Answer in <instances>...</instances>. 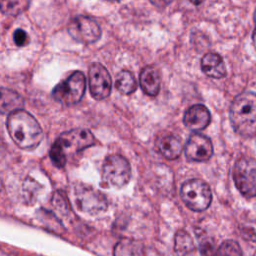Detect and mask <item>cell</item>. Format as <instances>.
Wrapping results in <instances>:
<instances>
[{
	"label": "cell",
	"mask_w": 256,
	"mask_h": 256,
	"mask_svg": "<svg viewBox=\"0 0 256 256\" xmlns=\"http://www.w3.org/2000/svg\"><path fill=\"white\" fill-rule=\"evenodd\" d=\"M95 142L93 134L87 129H73L65 132L53 143L50 150V158L55 166L63 167L67 157L90 147Z\"/></svg>",
	"instance_id": "cell-3"
},
{
	"label": "cell",
	"mask_w": 256,
	"mask_h": 256,
	"mask_svg": "<svg viewBox=\"0 0 256 256\" xmlns=\"http://www.w3.org/2000/svg\"><path fill=\"white\" fill-rule=\"evenodd\" d=\"M140 87L149 96H156L160 90L161 75L159 69L154 65L145 66L139 75Z\"/></svg>",
	"instance_id": "cell-13"
},
{
	"label": "cell",
	"mask_w": 256,
	"mask_h": 256,
	"mask_svg": "<svg viewBox=\"0 0 256 256\" xmlns=\"http://www.w3.org/2000/svg\"><path fill=\"white\" fill-rule=\"evenodd\" d=\"M192 4H194V5H199V4H201L202 2H204L205 0H189Z\"/></svg>",
	"instance_id": "cell-27"
},
{
	"label": "cell",
	"mask_w": 256,
	"mask_h": 256,
	"mask_svg": "<svg viewBox=\"0 0 256 256\" xmlns=\"http://www.w3.org/2000/svg\"><path fill=\"white\" fill-rule=\"evenodd\" d=\"M106 1H110V2H118L120 0H106Z\"/></svg>",
	"instance_id": "cell-29"
},
{
	"label": "cell",
	"mask_w": 256,
	"mask_h": 256,
	"mask_svg": "<svg viewBox=\"0 0 256 256\" xmlns=\"http://www.w3.org/2000/svg\"><path fill=\"white\" fill-rule=\"evenodd\" d=\"M233 178L243 196H256V161L254 159L240 158L234 165Z\"/></svg>",
	"instance_id": "cell-7"
},
{
	"label": "cell",
	"mask_w": 256,
	"mask_h": 256,
	"mask_svg": "<svg viewBox=\"0 0 256 256\" xmlns=\"http://www.w3.org/2000/svg\"><path fill=\"white\" fill-rule=\"evenodd\" d=\"M173 0H150V2L157 8H165L168 6Z\"/></svg>",
	"instance_id": "cell-25"
},
{
	"label": "cell",
	"mask_w": 256,
	"mask_h": 256,
	"mask_svg": "<svg viewBox=\"0 0 256 256\" xmlns=\"http://www.w3.org/2000/svg\"><path fill=\"white\" fill-rule=\"evenodd\" d=\"M211 121L209 110L202 104H196L188 108L184 114L183 122L185 126L193 131L206 128Z\"/></svg>",
	"instance_id": "cell-12"
},
{
	"label": "cell",
	"mask_w": 256,
	"mask_h": 256,
	"mask_svg": "<svg viewBox=\"0 0 256 256\" xmlns=\"http://www.w3.org/2000/svg\"><path fill=\"white\" fill-rule=\"evenodd\" d=\"M253 17H254V22L256 23V9H255V11H254V16H253Z\"/></svg>",
	"instance_id": "cell-28"
},
{
	"label": "cell",
	"mask_w": 256,
	"mask_h": 256,
	"mask_svg": "<svg viewBox=\"0 0 256 256\" xmlns=\"http://www.w3.org/2000/svg\"><path fill=\"white\" fill-rule=\"evenodd\" d=\"M201 69L205 75L215 79L223 78L227 73L223 58L215 52H208L202 57Z\"/></svg>",
	"instance_id": "cell-14"
},
{
	"label": "cell",
	"mask_w": 256,
	"mask_h": 256,
	"mask_svg": "<svg viewBox=\"0 0 256 256\" xmlns=\"http://www.w3.org/2000/svg\"><path fill=\"white\" fill-rule=\"evenodd\" d=\"M89 88L92 97L96 100L107 98L111 93L112 80L108 70L100 63H93L88 72Z\"/></svg>",
	"instance_id": "cell-9"
},
{
	"label": "cell",
	"mask_w": 256,
	"mask_h": 256,
	"mask_svg": "<svg viewBox=\"0 0 256 256\" xmlns=\"http://www.w3.org/2000/svg\"><path fill=\"white\" fill-rule=\"evenodd\" d=\"M7 130L14 143L21 149L33 150L43 139L38 121L29 112L18 109L8 114Z\"/></svg>",
	"instance_id": "cell-1"
},
{
	"label": "cell",
	"mask_w": 256,
	"mask_h": 256,
	"mask_svg": "<svg viewBox=\"0 0 256 256\" xmlns=\"http://www.w3.org/2000/svg\"><path fill=\"white\" fill-rule=\"evenodd\" d=\"M115 87L120 93L129 95L135 92L137 89V82L134 75L130 71L122 70L116 76Z\"/></svg>",
	"instance_id": "cell-17"
},
{
	"label": "cell",
	"mask_w": 256,
	"mask_h": 256,
	"mask_svg": "<svg viewBox=\"0 0 256 256\" xmlns=\"http://www.w3.org/2000/svg\"><path fill=\"white\" fill-rule=\"evenodd\" d=\"M200 250L202 256H214V249L211 243L209 242H202L200 245Z\"/></svg>",
	"instance_id": "cell-24"
},
{
	"label": "cell",
	"mask_w": 256,
	"mask_h": 256,
	"mask_svg": "<svg viewBox=\"0 0 256 256\" xmlns=\"http://www.w3.org/2000/svg\"><path fill=\"white\" fill-rule=\"evenodd\" d=\"M13 39H14V42L17 46L19 47H22V46H25L28 44L29 42V37L27 35V33L22 30V29H16L14 31V34H13Z\"/></svg>",
	"instance_id": "cell-22"
},
{
	"label": "cell",
	"mask_w": 256,
	"mask_h": 256,
	"mask_svg": "<svg viewBox=\"0 0 256 256\" xmlns=\"http://www.w3.org/2000/svg\"><path fill=\"white\" fill-rule=\"evenodd\" d=\"M75 200L77 207L85 213L96 214L105 211L107 208L105 195L92 187H78L75 192Z\"/></svg>",
	"instance_id": "cell-10"
},
{
	"label": "cell",
	"mask_w": 256,
	"mask_h": 256,
	"mask_svg": "<svg viewBox=\"0 0 256 256\" xmlns=\"http://www.w3.org/2000/svg\"><path fill=\"white\" fill-rule=\"evenodd\" d=\"M66 199L65 195H60L59 192L55 193V195L53 196V205L56 207V208H59L62 212L64 211H67L68 210V202H65L64 203V200Z\"/></svg>",
	"instance_id": "cell-23"
},
{
	"label": "cell",
	"mask_w": 256,
	"mask_h": 256,
	"mask_svg": "<svg viewBox=\"0 0 256 256\" xmlns=\"http://www.w3.org/2000/svg\"><path fill=\"white\" fill-rule=\"evenodd\" d=\"M159 152L167 159H176L180 156L182 151L181 139L173 134L162 136L156 143Z\"/></svg>",
	"instance_id": "cell-15"
},
{
	"label": "cell",
	"mask_w": 256,
	"mask_h": 256,
	"mask_svg": "<svg viewBox=\"0 0 256 256\" xmlns=\"http://www.w3.org/2000/svg\"><path fill=\"white\" fill-rule=\"evenodd\" d=\"M252 42H253V45H254V48L256 49V27L254 29V32L252 34Z\"/></svg>",
	"instance_id": "cell-26"
},
{
	"label": "cell",
	"mask_w": 256,
	"mask_h": 256,
	"mask_svg": "<svg viewBox=\"0 0 256 256\" xmlns=\"http://www.w3.org/2000/svg\"><path fill=\"white\" fill-rule=\"evenodd\" d=\"M86 88V78L81 71L73 72L68 78L56 85L52 91L53 98L65 105L78 103Z\"/></svg>",
	"instance_id": "cell-5"
},
{
	"label": "cell",
	"mask_w": 256,
	"mask_h": 256,
	"mask_svg": "<svg viewBox=\"0 0 256 256\" xmlns=\"http://www.w3.org/2000/svg\"><path fill=\"white\" fill-rule=\"evenodd\" d=\"M24 106V100L17 92L0 87V113L10 114L13 111L22 109Z\"/></svg>",
	"instance_id": "cell-16"
},
{
	"label": "cell",
	"mask_w": 256,
	"mask_h": 256,
	"mask_svg": "<svg viewBox=\"0 0 256 256\" xmlns=\"http://www.w3.org/2000/svg\"><path fill=\"white\" fill-rule=\"evenodd\" d=\"M131 178V167L129 162L120 155L108 156L102 166L103 183L109 187L121 188Z\"/></svg>",
	"instance_id": "cell-6"
},
{
	"label": "cell",
	"mask_w": 256,
	"mask_h": 256,
	"mask_svg": "<svg viewBox=\"0 0 256 256\" xmlns=\"http://www.w3.org/2000/svg\"><path fill=\"white\" fill-rule=\"evenodd\" d=\"M180 195L186 206L196 212L206 210L212 201L210 187L200 179H191L184 182L180 190Z\"/></svg>",
	"instance_id": "cell-4"
},
{
	"label": "cell",
	"mask_w": 256,
	"mask_h": 256,
	"mask_svg": "<svg viewBox=\"0 0 256 256\" xmlns=\"http://www.w3.org/2000/svg\"><path fill=\"white\" fill-rule=\"evenodd\" d=\"M213 154V146L210 139L200 133H193L185 146V155L189 161L203 162Z\"/></svg>",
	"instance_id": "cell-11"
},
{
	"label": "cell",
	"mask_w": 256,
	"mask_h": 256,
	"mask_svg": "<svg viewBox=\"0 0 256 256\" xmlns=\"http://www.w3.org/2000/svg\"><path fill=\"white\" fill-rule=\"evenodd\" d=\"M194 249V242L192 237L185 231L179 230L175 235L174 250L177 256H186Z\"/></svg>",
	"instance_id": "cell-19"
},
{
	"label": "cell",
	"mask_w": 256,
	"mask_h": 256,
	"mask_svg": "<svg viewBox=\"0 0 256 256\" xmlns=\"http://www.w3.org/2000/svg\"><path fill=\"white\" fill-rule=\"evenodd\" d=\"M230 121L236 133L244 137L256 134V94L243 92L237 95L230 106Z\"/></svg>",
	"instance_id": "cell-2"
},
{
	"label": "cell",
	"mask_w": 256,
	"mask_h": 256,
	"mask_svg": "<svg viewBox=\"0 0 256 256\" xmlns=\"http://www.w3.org/2000/svg\"><path fill=\"white\" fill-rule=\"evenodd\" d=\"M143 245L135 240L122 239L114 248V256H141Z\"/></svg>",
	"instance_id": "cell-18"
},
{
	"label": "cell",
	"mask_w": 256,
	"mask_h": 256,
	"mask_svg": "<svg viewBox=\"0 0 256 256\" xmlns=\"http://www.w3.org/2000/svg\"><path fill=\"white\" fill-rule=\"evenodd\" d=\"M29 5V0H0V10L9 16L22 13Z\"/></svg>",
	"instance_id": "cell-20"
},
{
	"label": "cell",
	"mask_w": 256,
	"mask_h": 256,
	"mask_svg": "<svg viewBox=\"0 0 256 256\" xmlns=\"http://www.w3.org/2000/svg\"><path fill=\"white\" fill-rule=\"evenodd\" d=\"M214 256H242V250L236 241L227 240L220 245Z\"/></svg>",
	"instance_id": "cell-21"
},
{
	"label": "cell",
	"mask_w": 256,
	"mask_h": 256,
	"mask_svg": "<svg viewBox=\"0 0 256 256\" xmlns=\"http://www.w3.org/2000/svg\"><path fill=\"white\" fill-rule=\"evenodd\" d=\"M253 256H256V252H255V253H254V255H253Z\"/></svg>",
	"instance_id": "cell-30"
},
{
	"label": "cell",
	"mask_w": 256,
	"mask_h": 256,
	"mask_svg": "<svg viewBox=\"0 0 256 256\" xmlns=\"http://www.w3.org/2000/svg\"><path fill=\"white\" fill-rule=\"evenodd\" d=\"M70 36L79 43L92 44L101 37V28L98 23L88 16H77L68 25Z\"/></svg>",
	"instance_id": "cell-8"
}]
</instances>
